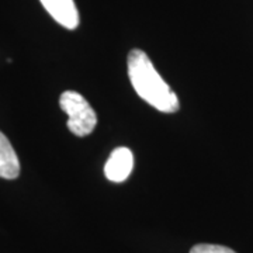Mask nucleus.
Here are the masks:
<instances>
[{
    "label": "nucleus",
    "instance_id": "7ed1b4c3",
    "mask_svg": "<svg viewBox=\"0 0 253 253\" xmlns=\"http://www.w3.org/2000/svg\"><path fill=\"white\" fill-rule=\"evenodd\" d=\"M134 168V155L126 148L120 146L110 154L109 161L104 166V174L110 181L121 183L128 179Z\"/></svg>",
    "mask_w": 253,
    "mask_h": 253
},
{
    "label": "nucleus",
    "instance_id": "39448f33",
    "mask_svg": "<svg viewBox=\"0 0 253 253\" xmlns=\"http://www.w3.org/2000/svg\"><path fill=\"white\" fill-rule=\"evenodd\" d=\"M20 174V162L17 154L10 144L7 136L0 131V177L13 180Z\"/></svg>",
    "mask_w": 253,
    "mask_h": 253
},
{
    "label": "nucleus",
    "instance_id": "20e7f679",
    "mask_svg": "<svg viewBox=\"0 0 253 253\" xmlns=\"http://www.w3.org/2000/svg\"><path fill=\"white\" fill-rule=\"evenodd\" d=\"M58 24L68 30L79 26V13L73 0H40Z\"/></svg>",
    "mask_w": 253,
    "mask_h": 253
},
{
    "label": "nucleus",
    "instance_id": "f03ea898",
    "mask_svg": "<svg viewBox=\"0 0 253 253\" xmlns=\"http://www.w3.org/2000/svg\"><path fill=\"white\" fill-rule=\"evenodd\" d=\"M59 106L69 117L66 126L73 135L86 136L93 132L97 124V116L81 93L73 90L63 91L59 97Z\"/></svg>",
    "mask_w": 253,
    "mask_h": 253
},
{
    "label": "nucleus",
    "instance_id": "423d86ee",
    "mask_svg": "<svg viewBox=\"0 0 253 253\" xmlns=\"http://www.w3.org/2000/svg\"><path fill=\"white\" fill-rule=\"evenodd\" d=\"M190 253H236L232 249L221 246V245H210V244H199L191 248Z\"/></svg>",
    "mask_w": 253,
    "mask_h": 253
},
{
    "label": "nucleus",
    "instance_id": "f257e3e1",
    "mask_svg": "<svg viewBox=\"0 0 253 253\" xmlns=\"http://www.w3.org/2000/svg\"><path fill=\"white\" fill-rule=\"evenodd\" d=\"M128 76L136 94L149 106L162 113H174L180 107L179 99L172 87L156 72L154 63L141 49L128 54Z\"/></svg>",
    "mask_w": 253,
    "mask_h": 253
}]
</instances>
